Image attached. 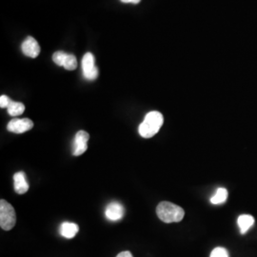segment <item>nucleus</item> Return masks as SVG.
<instances>
[{"label": "nucleus", "instance_id": "obj_17", "mask_svg": "<svg viewBox=\"0 0 257 257\" xmlns=\"http://www.w3.org/2000/svg\"><path fill=\"white\" fill-rule=\"evenodd\" d=\"M11 99L7 95H1L0 96V107L1 108H8L10 103H11Z\"/></svg>", "mask_w": 257, "mask_h": 257}, {"label": "nucleus", "instance_id": "obj_5", "mask_svg": "<svg viewBox=\"0 0 257 257\" xmlns=\"http://www.w3.org/2000/svg\"><path fill=\"white\" fill-rule=\"evenodd\" d=\"M90 135L85 131H79L76 133L73 143V155L79 156L88 150V141Z\"/></svg>", "mask_w": 257, "mask_h": 257}, {"label": "nucleus", "instance_id": "obj_10", "mask_svg": "<svg viewBox=\"0 0 257 257\" xmlns=\"http://www.w3.org/2000/svg\"><path fill=\"white\" fill-rule=\"evenodd\" d=\"M79 230L77 224L73 222H63L59 228L60 234L65 238H74Z\"/></svg>", "mask_w": 257, "mask_h": 257}, {"label": "nucleus", "instance_id": "obj_2", "mask_svg": "<svg viewBox=\"0 0 257 257\" xmlns=\"http://www.w3.org/2000/svg\"><path fill=\"white\" fill-rule=\"evenodd\" d=\"M156 214L158 218L164 223H177L183 219L185 211L181 207L174 203L163 201L158 204Z\"/></svg>", "mask_w": 257, "mask_h": 257}, {"label": "nucleus", "instance_id": "obj_11", "mask_svg": "<svg viewBox=\"0 0 257 257\" xmlns=\"http://www.w3.org/2000/svg\"><path fill=\"white\" fill-rule=\"evenodd\" d=\"M237 224L240 229V232L242 234H245L253 226L254 218L249 214H243L239 216Z\"/></svg>", "mask_w": 257, "mask_h": 257}, {"label": "nucleus", "instance_id": "obj_19", "mask_svg": "<svg viewBox=\"0 0 257 257\" xmlns=\"http://www.w3.org/2000/svg\"><path fill=\"white\" fill-rule=\"evenodd\" d=\"M123 3H133V4H138L141 0H120Z\"/></svg>", "mask_w": 257, "mask_h": 257}, {"label": "nucleus", "instance_id": "obj_7", "mask_svg": "<svg viewBox=\"0 0 257 257\" xmlns=\"http://www.w3.org/2000/svg\"><path fill=\"white\" fill-rule=\"evenodd\" d=\"M23 54L31 58H37L40 54V46L37 40L32 37H28L21 45Z\"/></svg>", "mask_w": 257, "mask_h": 257}, {"label": "nucleus", "instance_id": "obj_14", "mask_svg": "<svg viewBox=\"0 0 257 257\" xmlns=\"http://www.w3.org/2000/svg\"><path fill=\"white\" fill-rule=\"evenodd\" d=\"M63 68H65L66 70L68 71H74L76 68H77V59L74 55H67V58L65 60L64 65H63Z\"/></svg>", "mask_w": 257, "mask_h": 257}, {"label": "nucleus", "instance_id": "obj_3", "mask_svg": "<svg viewBox=\"0 0 257 257\" xmlns=\"http://www.w3.org/2000/svg\"><path fill=\"white\" fill-rule=\"evenodd\" d=\"M17 223V215L14 207L4 199L0 201V227L4 230H12Z\"/></svg>", "mask_w": 257, "mask_h": 257}, {"label": "nucleus", "instance_id": "obj_15", "mask_svg": "<svg viewBox=\"0 0 257 257\" xmlns=\"http://www.w3.org/2000/svg\"><path fill=\"white\" fill-rule=\"evenodd\" d=\"M67 55L68 54H66L64 52H55V54L53 55V60L57 66L63 67Z\"/></svg>", "mask_w": 257, "mask_h": 257}, {"label": "nucleus", "instance_id": "obj_4", "mask_svg": "<svg viewBox=\"0 0 257 257\" xmlns=\"http://www.w3.org/2000/svg\"><path fill=\"white\" fill-rule=\"evenodd\" d=\"M94 56L91 53H87L82 58V73L87 80L93 81L98 76V70L94 64Z\"/></svg>", "mask_w": 257, "mask_h": 257}, {"label": "nucleus", "instance_id": "obj_6", "mask_svg": "<svg viewBox=\"0 0 257 257\" xmlns=\"http://www.w3.org/2000/svg\"><path fill=\"white\" fill-rule=\"evenodd\" d=\"M33 127H34V122L29 118H22V119L15 118L11 120L8 123L7 130L14 134H23L33 128Z\"/></svg>", "mask_w": 257, "mask_h": 257}, {"label": "nucleus", "instance_id": "obj_16", "mask_svg": "<svg viewBox=\"0 0 257 257\" xmlns=\"http://www.w3.org/2000/svg\"><path fill=\"white\" fill-rule=\"evenodd\" d=\"M210 257H229V253L226 248L217 247V248H213Z\"/></svg>", "mask_w": 257, "mask_h": 257}, {"label": "nucleus", "instance_id": "obj_8", "mask_svg": "<svg viewBox=\"0 0 257 257\" xmlns=\"http://www.w3.org/2000/svg\"><path fill=\"white\" fill-rule=\"evenodd\" d=\"M124 207L118 202H111L105 210L106 217L110 221H118L124 216Z\"/></svg>", "mask_w": 257, "mask_h": 257}, {"label": "nucleus", "instance_id": "obj_18", "mask_svg": "<svg viewBox=\"0 0 257 257\" xmlns=\"http://www.w3.org/2000/svg\"><path fill=\"white\" fill-rule=\"evenodd\" d=\"M116 257H134L133 256V254L131 253V251H128V250H125V251H122V252H120L118 253Z\"/></svg>", "mask_w": 257, "mask_h": 257}, {"label": "nucleus", "instance_id": "obj_12", "mask_svg": "<svg viewBox=\"0 0 257 257\" xmlns=\"http://www.w3.org/2000/svg\"><path fill=\"white\" fill-rule=\"evenodd\" d=\"M7 110H8V113L10 115L18 116V115H20L24 112L25 106L21 102H16L12 100L9 104V106H8V108H7Z\"/></svg>", "mask_w": 257, "mask_h": 257}, {"label": "nucleus", "instance_id": "obj_1", "mask_svg": "<svg viewBox=\"0 0 257 257\" xmlns=\"http://www.w3.org/2000/svg\"><path fill=\"white\" fill-rule=\"evenodd\" d=\"M163 123L164 117L161 112L156 110L150 111L146 114L143 122L139 125L138 133L142 138H153L159 132Z\"/></svg>", "mask_w": 257, "mask_h": 257}, {"label": "nucleus", "instance_id": "obj_13", "mask_svg": "<svg viewBox=\"0 0 257 257\" xmlns=\"http://www.w3.org/2000/svg\"><path fill=\"white\" fill-rule=\"evenodd\" d=\"M228 198V191L224 188L217 189L215 194L211 198V203L213 205H220L227 201Z\"/></svg>", "mask_w": 257, "mask_h": 257}, {"label": "nucleus", "instance_id": "obj_9", "mask_svg": "<svg viewBox=\"0 0 257 257\" xmlns=\"http://www.w3.org/2000/svg\"><path fill=\"white\" fill-rule=\"evenodd\" d=\"M14 188L16 193L24 194L29 190V184L26 179V175L23 172H19L14 175Z\"/></svg>", "mask_w": 257, "mask_h": 257}]
</instances>
